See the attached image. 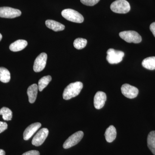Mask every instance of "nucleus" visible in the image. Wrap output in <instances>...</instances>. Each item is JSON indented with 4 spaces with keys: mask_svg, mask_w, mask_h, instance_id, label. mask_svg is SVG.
Here are the masks:
<instances>
[{
    "mask_svg": "<svg viewBox=\"0 0 155 155\" xmlns=\"http://www.w3.org/2000/svg\"><path fill=\"white\" fill-rule=\"evenodd\" d=\"M47 57V55L45 53H41L37 57L34 64L33 70L35 72H40L45 69L46 65Z\"/></svg>",
    "mask_w": 155,
    "mask_h": 155,
    "instance_id": "obj_8",
    "label": "nucleus"
},
{
    "mask_svg": "<svg viewBox=\"0 0 155 155\" xmlns=\"http://www.w3.org/2000/svg\"><path fill=\"white\" fill-rule=\"evenodd\" d=\"M61 14L64 18L71 22L80 23L84 20L81 14L73 9H65L62 11Z\"/></svg>",
    "mask_w": 155,
    "mask_h": 155,
    "instance_id": "obj_3",
    "label": "nucleus"
},
{
    "mask_svg": "<svg viewBox=\"0 0 155 155\" xmlns=\"http://www.w3.org/2000/svg\"><path fill=\"white\" fill-rule=\"evenodd\" d=\"M107 100V95L104 92L102 91L97 92L94 97V106L95 108L97 110L101 109L104 106Z\"/></svg>",
    "mask_w": 155,
    "mask_h": 155,
    "instance_id": "obj_11",
    "label": "nucleus"
},
{
    "mask_svg": "<svg viewBox=\"0 0 155 155\" xmlns=\"http://www.w3.org/2000/svg\"><path fill=\"white\" fill-rule=\"evenodd\" d=\"M0 155H5V152L4 150L0 149Z\"/></svg>",
    "mask_w": 155,
    "mask_h": 155,
    "instance_id": "obj_27",
    "label": "nucleus"
},
{
    "mask_svg": "<svg viewBox=\"0 0 155 155\" xmlns=\"http://www.w3.org/2000/svg\"><path fill=\"white\" fill-rule=\"evenodd\" d=\"M11 80V74L8 69L0 67V81L3 83H8Z\"/></svg>",
    "mask_w": 155,
    "mask_h": 155,
    "instance_id": "obj_19",
    "label": "nucleus"
},
{
    "mask_svg": "<svg viewBox=\"0 0 155 155\" xmlns=\"http://www.w3.org/2000/svg\"><path fill=\"white\" fill-rule=\"evenodd\" d=\"M80 1L82 4L85 5L93 6L97 4L100 0H80Z\"/></svg>",
    "mask_w": 155,
    "mask_h": 155,
    "instance_id": "obj_23",
    "label": "nucleus"
},
{
    "mask_svg": "<svg viewBox=\"0 0 155 155\" xmlns=\"http://www.w3.org/2000/svg\"><path fill=\"white\" fill-rule=\"evenodd\" d=\"M38 87L36 84L30 85L27 90V94L28 97V101L31 104H33L35 102L37 96Z\"/></svg>",
    "mask_w": 155,
    "mask_h": 155,
    "instance_id": "obj_13",
    "label": "nucleus"
},
{
    "mask_svg": "<svg viewBox=\"0 0 155 155\" xmlns=\"http://www.w3.org/2000/svg\"><path fill=\"white\" fill-rule=\"evenodd\" d=\"M125 54L122 51L109 49L107 51V60L110 64H117L122 61Z\"/></svg>",
    "mask_w": 155,
    "mask_h": 155,
    "instance_id": "obj_5",
    "label": "nucleus"
},
{
    "mask_svg": "<svg viewBox=\"0 0 155 155\" xmlns=\"http://www.w3.org/2000/svg\"><path fill=\"white\" fill-rule=\"evenodd\" d=\"M147 146L152 153L155 155V131H151L147 137Z\"/></svg>",
    "mask_w": 155,
    "mask_h": 155,
    "instance_id": "obj_17",
    "label": "nucleus"
},
{
    "mask_svg": "<svg viewBox=\"0 0 155 155\" xmlns=\"http://www.w3.org/2000/svg\"><path fill=\"white\" fill-rule=\"evenodd\" d=\"M83 136L84 133L82 131H78L73 134L64 143L63 147L65 149H67L74 146L81 140Z\"/></svg>",
    "mask_w": 155,
    "mask_h": 155,
    "instance_id": "obj_6",
    "label": "nucleus"
},
{
    "mask_svg": "<svg viewBox=\"0 0 155 155\" xmlns=\"http://www.w3.org/2000/svg\"><path fill=\"white\" fill-rule=\"evenodd\" d=\"M28 45V42L24 40H18L10 45V50L13 52H17L22 51Z\"/></svg>",
    "mask_w": 155,
    "mask_h": 155,
    "instance_id": "obj_14",
    "label": "nucleus"
},
{
    "mask_svg": "<svg viewBox=\"0 0 155 155\" xmlns=\"http://www.w3.org/2000/svg\"><path fill=\"white\" fill-rule=\"evenodd\" d=\"M49 130L46 128H43L39 130L32 139L31 143L35 146L38 147L44 142L48 135Z\"/></svg>",
    "mask_w": 155,
    "mask_h": 155,
    "instance_id": "obj_9",
    "label": "nucleus"
},
{
    "mask_svg": "<svg viewBox=\"0 0 155 155\" xmlns=\"http://www.w3.org/2000/svg\"><path fill=\"white\" fill-rule=\"evenodd\" d=\"M22 155H40V153L37 150H30L24 153Z\"/></svg>",
    "mask_w": 155,
    "mask_h": 155,
    "instance_id": "obj_25",
    "label": "nucleus"
},
{
    "mask_svg": "<svg viewBox=\"0 0 155 155\" xmlns=\"http://www.w3.org/2000/svg\"><path fill=\"white\" fill-rule=\"evenodd\" d=\"M116 128L113 125H110L107 128L105 133V137L106 140L108 143L114 141L116 138Z\"/></svg>",
    "mask_w": 155,
    "mask_h": 155,
    "instance_id": "obj_16",
    "label": "nucleus"
},
{
    "mask_svg": "<svg viewBox=\"0 0 155 155\" xmlns=\"http://www.w3.org/2000/svg\"><path fill=\"white\" fill-rule=\"evenodd\" d=\"M8 125L5 122H0V133L4 132L8 128Z\"/></svg>",
    "mask_w": 155,
    "mask_h": 155,
    "instance_id": "obj_24",
    "label": "nucleus"
},
{
    "mask_svg": "<svg viewBox=\"0 0 155 155\" xmlns=\"http://www.w3.org/2000/svg\"><path fill=\"white\" fill-rule=\"evenodd\" d=\"M110 9L114 13L125 14L130 11V7L126 0H116L111 4Z\"/></svg>",
    "mask_w": 155,
    "mask_h": 155,
    "instance_id": "obj_2",
    "label": "nucleus"
},
{
    "mask_svg": "<svg viewBox=\"0 0 155 155\" xmlns=\"http://www.w3.org/2000/svg\"><path fill=\"white\" fill-rule=\"evenodd\" d=\"M121 38L128 43L138 44L142 41L141 36L134 31H125L119 33Z\"/></svg>",
    "mask_w": 155,
    "mask_h": 155,
    "instance_id": "obj_4",
    "label": "nucleus"
},
{
    "mask_svg": "<svg viewBox=\"0 0 155 155\" xmlns=\"http://www.w3.org/2000/svg\"><path fill=\"white\" fill-rule=\"evenodd\" d=\"M21 15V11L18 9L10 7L0 8V17L12 19L19 17Z\"/></svg>",
    "mask_w": 155,
    "mask_h": 155,
    "instance_id": "obj_7",
    "label": "nucleus"
},
{
    "mask_svg": "<svg viewBox=\"0 0 155 155\" xmlns=\"http://www.w3.org/2000/svg\"><path fill=\"white\" fill-rule=\"evenodd\" d=\"M83 87V84L80 81L70 84L64 89L63 98L65 100H69L77 96L80 94Z\"/></svg>",
    "mask_w": 155,
    "mask_h": 155,
    "instance_id": "obj_1",
    "label": "nucleus"
},
{
    "mask_svg": "<svg viewBox=\"0 0 155 155\" xmlns=\"http://www.w3.org/2000/svg\"><path fill=\"white\" fill-rule=\"evenodd\" d=\"M87 44V40L85 39L78 38L74 41L73 45L75 48L81 50L85 48Z\"/></svg>",
    "mask_w": 155,
    "mask_h": 155,
    "instance_id": "obj_22",
    "label": "nucleus"
},
{
    "mask_svg": "<svg viewBox=\"0 0 155 155\" xmlns=\"http://www.w3.org/2000/svg\"><path fill=\"white\" fill-rule=\"evenodd\" d=\"M41 126V124L39 122L33 123L28 126L23 133V138L24 140H29Z\"/></svg>",
    "mask_w": 155,
    "mask_h": 155,
    "instance_id": "obj_12",
    "label": "nucleus"
},
{
    "mask_svg": "<svg viewBox=\"0 0 155 155\" xmlns=\"http://www.w3.org/2000/svg\"><path fill=\"white\" fill-rule=\"evenodd\" d=\"M150 30L152 32L153 35L155 37V22L151 24L150 27Z\"/></svg>",
    "mask_w": 155,
    "mask_h": 155,
    "instance_id": "obj_26",
    "label": "nucleus"
},
{
    "mask_svg": "<svg viewBox=\"0 0 155 155\" xmlns=\"http://www.w3.org/2000/svg\"><path fill=\"white\" fill-rule=\"evenodd\" d=\"M121 91L124 96L129 99L136 97L139 93L138 89L128 84H125L122 85Z\"/></svg>",
    "mask_w": 155,
    "mask_h": 155,
    "instance_id": "obj_10",
    "label": "nucleus"
},
{
    "mask_svg": "<svg viewBox=\"0 0 155 155\" xmlns=\"http://www.w3.org/2000/svg\"><path fill=\"white\" fill-rule=\"evenodd\" d=\"M2 35L0 33V41L2 40Z\"/></svg>",
    "mask_w": 155,
    "mask_h": 155,
    "instance_id": "obj_28",
    "label": "nucleus"
},
{
    "mask_svg": "<svg viewBox=\"0 0 155 155\" xmlns=\"http://www.w3.org/2000/svg\"><path fill=\"white\" fill-rule=\"evenodd\" d=\"M45 24L47 27L55 31H61L64 30L65 28V25L54 20H47Z\"/></svg>",
    "mask_w": 155,
    "mask_h": 155,
    "instance_id": "obj_15",
    "label": "nucleus"
},
{
    "mask_svg": "<svg viewBox=\"0 0 155 155\" xmlns=\"http://www.w3.org/2000/svg\"><path fill=\"white\" fill-rule=\"evenodd\" d=\"M0 115L2 116L3 119L5 121H10L13 117V113L8 108L3 107L0 110Z\"/></svg>",
    "mask_w": 155,
    "mask_h": 155,
    "instance_id": "obj_21",
    "label": "nucleus"
},
{
    "mask_svg": "<svg viewBox=\"0 0 155 155\" xmlns=\"http://www.w3.org/2000/svg\"><path fill=\"white\" fill-rule=\"evenodd\" d=\"M52 80V78L50 75H47L42 78L38 81V90L42 91L47 86L50 81Z\"/></svg>",
    "mask_w": 155,
    "mask_h": 155,
    "instance_id": "obj_20",
    "label": "nucleus"
},
{
    "mask_svg": "<svg viewBox=\"0 0 155 155\" xmlns=\"http://www.w3.org/2000/svg\"><path fill=\"white\" fill-rule=\"evenodd\" d=\"M143 67L149 70L155 69V57L145 58L142 62Z\"/></svg>",
    "mask_w": 155,
    "mask_h": 155,
    "instance_id": "obj_18",
    "label": "nucleus"
}]
</instances>
